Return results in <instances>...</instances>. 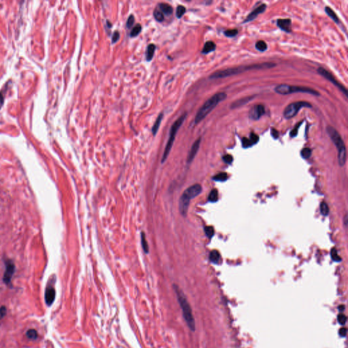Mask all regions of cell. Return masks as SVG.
<instances>
[{
	"instance_id": "obj_1",
	"label": "cell",
	"mask_w": 348,
	"mask_h": 348,
	"mask_svg": "<svg viewBox=\"0 0 348 348\" xmlns=\"http://www.w3.org/2000/svg\"><path fill=\"white\" fill-rule=\"evenodd\" d=\"M276 64L273 63H264L260 64H256L250 65V66H239L236 67H231L228 69L222 70V71H218L211 75L210 76L211 79H217L222 78L228 77L233 75L239 74L240 73L249 71L251 69H269L273 67H275Z\"/></svg>"
},
{
	"instance_id": "obj_2",
	"label": "cell",
	"mask_w": 348,
	"mask_h": 348,
	"mask_svg": "<svg viewBox=\"0 0 348 348\" xmlns=\"http://www.w3.org/2000/svg\"><path fill=\"white\" fill-rule=\"evenodd\" d=\"M174 288L175 292H176L177 301H178L180 305V307L182 309L184 320L186 321L190 329L192 331H194L195 330V322H194V319L193 315V312H192L191 305H190L189 303L187 301L183 292L179 288V287L176 285H174Z\"/></svg>"
},
{
	"instance_id": "obj_3",
	"label": "cell",
	"mask_w": 348,
	"mask_h": 348,
	"mask_svg": "<svg viewBox=\"0 0 348 348\" xmlns=\"http://www.w3.org/2000/svg\"><path fill=\"white\" fill-rule=\"evenodd\" d=\"M227 94L225 92H218L209 99L197 112L194 118V123L197 124L200 123L220 102L225 100L227 98Z\"/></svg>"
},
{
	"instance_id": "obj_4",
	"label": "cell",
	"mask_w": 348,
	"mask_h": 348,
	"mask_svg": "<svg viewBox=\"0 0 348 348\" xmlns=\"http://www.w3.org/2000/svg\"><path fill=\"white\" fill-rule=\"evenodd\" d=\"M327 131L328 135L338 150V160L341 167H343L346 161V149L341 137L337 131L331 126H328Z\"/></svg>"
},
{
	"instance_id": "obj_5",
	"label": "cell",
	"mask_w": 348,
	"mask_h": 348,
	"mask_svg": "<svg viewBox=\"0 0 348 348\" xmlns=\"http://www.w3.org/2000/svg\"><path fill=\"white\" fill-rule=\"evenodd\" d=\"M186 116H187L186 113L183 114L180 116V117L176 122H175L174 124H173L171 129H170L169 140H168V142L166 145V147H165L163 155L162 161H161L162 163H164L165 160H166V159H167L168 155H169L170 151H171L172 146H173V144H174V142L175 137H176V133L177 132V131H178V129H180V127L181 125H182V123H184V120L186 119Z\"/></svg>"
},
{
	"instance_id": "obj_6",
	"label": "cell",
	"mask_w": 348,
	"mask_h": 348,
	"mask_svg": "<svg viewBox=\"0 0 348 348\" xmlns=\"http://www.w3.org/2000/svg\"><path fill=\"white\" fill-rule=\"evenodd\" d=\"M275 91H276L277 93L280 95H288L294 93V92H305V93L311 94L313 95H320V93L318 91L312 89H309L307 88V87L302 86H290V85L285 84L278 85V86L276 87Z\"/></svg>"
},
{
	"instance_id": "obj_7",
	"label": "cell",
	"mask_w": 348,
	"mask_h": 348,
	"mask_svg": "<svg viewBox=\"0 0 348 348\" xmlns=\"http://www.w3.org/2000/svg\"><path fill=\"white\" fill-rule=\"evenodd\" d=\"M303 107H306V108H311V105L310 103H307L305 101H298L295 102V103H290V105L286 107L285 110L284 112V117L287 119H290L291 118H293L294 116H296V114L298 113V112L300 110V109Z\"/></svg>"
},
{
	"instance_id": "obj_8",
	"label": "cell",
	"mask_w": 348,
	"mask_h": 348,
	"mask_svg": "<svg viewBox=\"0 0 348 348\" xmlns=\"http://www.w3.org/2000/svg\"><path fill=\"white\" fill-rule=\"evenodd\" d=\"M318 72L320 74V75H322V76H324L325 78H327V80H329L330 82H332V83L335 85L336 86H337L338 88H339L341 91L344 93L345 95L347 96V89L345 88V87L343 86V85L341 84L340 83H339V82L337 81V80L335 79L334 76H332V74H330V73L328 72V71H327L325 69H324L322 67H319L318 69Z\"/></svg>"
},
{
	"instance_id": "obj_9",
	"label": "cell",
	"mask_w": 348,
	"mask_h": 348,
	"mask_svg": "<svg viewBox=\"0 0 348 348\" xmlns=\"http://www.w3.org/2000/svg\"><path fill=\"white\" fill-rule=\"evenodd\" d=\"M201 191L202 187L201 185L196 184L187 188L182 194L191 201L192 199H194V197L198 196L199 194L201 193Z\"/></svg>"
},
{
	"instance_id": "obj_10",
	"label": "cell",
	"mask_w": 348,
	"mask_h": 348,
	"mask_svg": "<svg viewBox=\"0 0 348 348\" xmlns=\"http://www.w3.org/2000/svg\"><path fill=\"white\" fill-rule=\"evenodd\" d=\"M14 271H15V266H14L13 262L12 261L7 262L6 271L4 272L3 277V280L5 284H8L10 282L12 277L13 276Z\"/></svg>"
},
{
	"instance_id": "obj_11",
	"label": "cell",
	"mask_w": 348,
	"mask_h": 348,
	"mask_svg": "<svg viewBox=\"0 0 348 348\" xmlns=\"http://www.w3.org/2000/svg\"><path fill=\"white\" fill-rule=\"evenodd\" d=\"M265 113V107L262 105H256L253 107L250 112V118L253 120H259Z\"/></svg>"
},
{
	"instance_id": "obj_12",
	"label": "cell",
	"mask_w": 348,
	"mask_h": 348,
	"mask_svg": "<svg viewBox=\"0 0 348 348\" xmlns=\"http://www.w3.org/2000/svg\"><path fill=\"white\" fill-rule=\"evenodd\" d=\"M201 140V137L197 139L193 143V145L192 146L191 150H190V152L188 153V158H187V163H191L194 159V157H195L196 154H197V152H198V150L199 149V146H200Z\"/></svg>"
},
{
	"instance_id": "obj_13",
	"label": "cell",
	"mask_w": 348,
	"mask_h": 348,
	"mask_svg": "<svg viewBox=\"0 0 348 348\" xmlns=\"http://www.w3.org/2000/svg\"><path fill=\"white\" fill-rule=\"evenodd\" d=\"M266 8H267L266 4L260 5V6H259L258 8L254 10H253L252 13L248 16L246 19H245V20L244 21V23H248V22H250L252 20H254V18H256L257 16L259 15V14L263 13V12L265 10V9H266Z\"/></svg>"
},
{
	"instance_id": "obj_14",
	"label": "cell",
	"mask_w": 348,
	"mask_h": 348,
	"mask_svg": "<svg viewBox=\"0 0 348 348\" xmlns=\"http://www.w3.org/2000/svg\"><path fill=\"white\" fill-rule=\"evenodd\" d=\"M55 298V290L52 287H48L45 292V301L48 306L53 303Z\"/></svg>"
},
{
	"instance_id": "obj_15",
	"label": "cell",
	"mask_w": 348,
	"mask_h": 348,
	"mask_svg": "<svg viewBox=\"0 0 348 348\" xmlns=\"http://www.w3.org/2000/svg\"><path fill=\"white\" fill-rule=\"evenodd\" d=\"M278 27L286 32L291 31V21L290 19H279L277 21Z\"/></svg>"
},
{
	"instance_id": "obj_16",
	"label": "cell",
	"mask_w": 348,
	"mask_h": 348,
	"mask_svg": "<svg viewBox=\"0 0 348 348\" xmlns=\"http://www.w3.org/2000/svg\"><path fill=\"white\" fill-rule=\"evenodd\" d=\"M216 48V46L215 44H214V42H211V41H209V42H207L205 44V45H204L203 50H202V53L205 55L208 54V53L215 50Z\"/></svg>"
},
{
	"instance_id": "obj_17",
	"label": "cell",
	"mask_w": 348,
	"mask_h": 348,
	"mask_svg": "<svg viewBox=\"0 0 348 348\" xmlns=\"http://www.w3.org/2000/svg\"><path fill=\"white\" fill-rule=\"evenodd\" d=\"M159 8L162 10V13H165L167 15H171L173 13V8L169 4L161 3L159 4Z\"/></svg>"
},
{
	"instance_id": "obj_18",
	"label": "cell",
	"mask_w": 348,
	"mask_h": 348,
	"mask_svg": "<svg viewBox=\"0 0 348 348\" xmlns=\"http://www.w3.org/2000/svg\"><path fill=\"white\" fill-rule=\"evenodd\" d=\"M155 48H156L155 45L153 44H151L148 45L147 50H146V55L148 61H151L153 57H154Z\"/></svg>"
},
{
	"instance_id": "obj_19",
	"label": "cell",
	"mask_w": 348,
	"mask_h": 348,
	"mask_svg": "<svg viewBox=\"0 0 348 348\" xmlns=\"http://www.w3.org/2000/svg\"><path fill=\"white\" fill-rule=\"evenodd\" d=\"M163 117V113H160L159 115V116H158V118H157V120H156L155 123L154 124V126H152V132L154 135L157 134V131H158V130H159V128L160 126V123H161Z\"/></svg>"
},
{
	"instance_id": "obj_20",
	"label": "cell",
	"mask_w": 348,
	"mask_h": 348,
	"mask_svg": "<svg viewBox=\"0 0 348 348\" xmlns=\"http://www.w3.org/2000/svg\"><path fill=\"white\" fill-rule=\"evenodd\" d=\"M210 259L213 263L217 264L220 260V254L217 250H213L210 254Z\"/></svg>"
},
{
	"instance_id": "obj_21",
	"label": "cell",
	"mask_w": 348,
	"mask_h": 348,
	"mask_svg": "<svg viewBox=\"0 0 348 348\" xmlns=\"http://www.w3.org/2000/svg\"><path fill=\"white\" fill-rule=\"evenodd\" d=\"M325 11H326V13H327L328 15L329 16L333 21L336 22V23H339V18H338V16H337V14H335V12L330 8V7H326Z\"/></svg>"
},
{
	"instance_id": "obj_22",
	"label": "cell",
	"mask_w": 348,
	"mask_h": 348,
	"mask_svg": "<svg viewBox=\"0 0 348 348\" xmlns=\"http://www.w3.org/2000/svg\"><path fill=\"white\" fill-rule=\"evenodd\" d=\"M228 179L227 173H220L213 177V180L216 182H225Z\"/></svg>"
},
{
	"instance_id": "obj_23",
	"label": "cell",
	"mask_w": 348,
	"mask_h": 348,
	"mask_svg": "<svg viewBox=\"0 0 348 348\" xmlns=\"http://www.w3.org/2000/svg\"><path fill=\"white\" fill-rule=\"evenodd\" d=\"M141 242H142V245L143 251L146 253V254H148V252H149V248H148V245L144 233H142V234H141Z\"/></svg>"
},
{
	"instance_id": "obj_24",
	"label": "cell",
	"mask_w": 348,
	"mask_h": 348,
	"mask_svg": "<svg viewBox=\"0 0 348 348\" xmlns=\"http://www.w3.org/2000/svg\"><path fill=\"white\" fill-rule=\"evenodd\" d=\"M208 199L210 202H216L218 200V193L216 189H213L209 194Z\"/></svg>"
},
{
	"instance_id": "obj_25",
	"label": "cell",
	"mask_w": 348,
	"mask_h": 348,
	"mask_svg": "<svg viewBox=\"0 0 348 348\" xmlns=\"http://www.w3.org/2000/svg\"><path fill=\"white\" fill-rule=\"evenodd\" d=\"M142 31V25L140 24H137L131 31V37H136Z\"/></svg>"
},
{
	"instance_id": "obj_26",
	"label": "cell",
	"mask_w": 348,
	"mask_h": 348,
	"mask_svg": "<svg viewBox=\"0 0 348 348\" xmlns=\"http://www.w3.org/2000/svg\"><path fill=\"white\" fill-rule=\"evenodd\" d=\"M320 211L324 216L328 215V213H329V208H328L327 203L322 202V203L320 204Z\"/></svg>"
},
{
	"instance_id": "obj_27",
	"label": "cell",
	"mask_w": 348,
	"mask_h": 348,
	"mask_svg": "<svg viewBox=\"0 0 348 348\" xmlns=\"http://www.w3.org/2000/svg\"><path fill=\"white\" fill-rule=\"evenodd\" d=\"M154 16L156 20L159 22H162L164 20V15L161 11L158 10H155L154 11Z\"/></svg>"
},
{
	"instance_id": "obj_28",
	"label": "cell",
	"mask_w": 348,
	"mask_h": 348,
	"mask_svg": "<svg viewBox=\"0 0 348 348\" xmlns=\"http://www.w3.org/2000/svg\"><path fill=\"white\" fill-rule=\"evenodd\" d=\"M26 335H27V337L29 338V339L34 340V339H37L38 332L35 330L30 329L29 330H27V333H26Z\"/></svg>"
},
{
	"instance_id": "obj_29",
	"label": "cell",
	"mask_w": 348,
	"mask_h": 348,
	"mask_svg": "<svg viewBox=\"0 0 348 348\" xmlns=\"http://www.w3.org/2000/svg\"><path fill=\"white\" fill-rule=\"evenodd\" d=\"M256 49L259 50V51L263 52V51H265L267 50V45L264 41H259V42L256 44Z\"/></svg>"
},
{
	"instance_id": "obj_30",
	"label": "cell",
	"mask_w": 348,
	"mask_h": 348,
	"mask_svg": "<svg viewBox=\"0 0 348 348\" xmlns=\"http://www.w3.org/2000/svg\"><path fill=\"white\" fill-rule=\"evenodd\" d=\"M301 154L303 159H309L311 155V150L309 148H305L301 150Z\"/></svg>"
},
{
	"instance_id": "obj_31",
	"label": "cell",
	"mask_w": 348,
	"mask_h": 348,
	"mask_svg": "<svg viewBox=\"0 0 348 348\" xmlns=\"http://www.w3.org/2000/svg\"><path fill=\"white\" fill-rule=\"evenodd\" d=\"M250 98H244V99H240V100H238L237 101H236V102H235V103H233L231 108H237V107L241 106L242 105H243V104H245V103H247L248 101H250Z\"/></svg>"
},
{
	"instance_id": "obj_32",
	"label": "cell",
	"mask_w": 348,
	"mask_h": 348,
	"mask_svg": "<svg viewBox=\"0 0 348 348\" xmlns=\"http://www.w3.org/2000/svg\"><path fill=\"white\" fill-rule=\"evenodd\" d=\"M331 258L335 262H341L342 260L341 258L339 256L337 250L335 248H332L331 250Z\"/></svg>"
},
{
	"instance_id": "obj_33",
	"label": "cell",
	"mask_w": 348,
	"mask_h": 348,
	"mask_svg": "<svg viewBox=\"0 0 348 348\" xmlns=\"http://www.w3.org/2000/svg\"><path fill=\"white\" fill-rule=\"evenodd\" d=\"M186 13V8L183 6H178L176 10V16L178 18H180Z\"/></svg>"
},
{
	"instance_id": "obj_34",
	"label": "cell",
	"mask_w": 348,
	"mask_h": 348,
	"mask_svg": "<svg viewBox=\"0 0 348 348\" xmlns=\"http://www.w3.org/2000/svg\"><path fill=\"white\" fill-rule=\"evenodd\" d=\"M204 230H205V233L207 237H208L209 238H211L213 237L214 235V229L212 227H210V226H209V227H205V228H204Z\"/></svg>"
},
{
	"instance_id": "obj_35",
	"label": "cell",
	"mask_w": 348,
	"mask_h": 348,
	"mask_svg": "<svg viewBox=\"0 0 348 348\" xmlns=\"http://www.w3.org/2000/svg\"><path fill=\"white\" fill-rule=\"evenodd\" d=\"M238 33V30L236 29H233V30H229L225 31V35L227 37H234Z\"/></svg>"
},
{
	"instance_id": "obj_36",
	"label": "cell",
	"mask_w": 348,
	"mask_h": 348,
	"mask_svg": "<svg viewBox=\"0 0 348 348\" xmlns=\"http://www.w3.org/2000/svg\"><path fill=\"white\" fill-rule=\"evenodd\" d=\"M134 23H135L134 16L131 15L129 17L127 21H126V27L129 28V29L133 27Z\"/></svg>"
},
{
	"instance_id": "obj_37",
	"label": "cell",
	"mask_w": 348,
	"mask_h": 348,
	"mask_svg": "<svg viewBox=\"0 0 348 348\" xmlns=\"http://www.w3.org/2000/svg\"><path fill=\"white\" fill-rule=\"evenodd\" d=\"M242 145L243 148H248L251 146L253 144L252 143L251 141L250 140V139H248L247 137H243L242 139Z\"/></svg>"
},
{
	"instance_id": "obj_38",
	"label": "cell",
	"mask_w": 348,
	"mask_h": 348,
	"mask_svg": "<svg viewBox=\"0 0 348 348\" xmlns=\"http://www.w3.org/2000/svg\"><path fill=\"white\" fill-rule=\"evenodd\" d=\"M302 123H303V121H301L300 123H298L297 125H296V126H295V127H294V128L291 131V132H290V136H291L292 137H296V135H297V133H298V128H299V126H301V124H302Z\"/></svg>"
},
{
	"instance_id": "obj_39",
	"label": "cell",
	"mask_w": 348,
	"mask_h": 348,
	"mask_svg": "<svg viewBox=\"0 0 348 348\" xmlns=\"http://www.w3.org/2000/svg\"><path fill=\"white\" fill-rule=\"evenodd\" d=\"M337 320L341 325H344L346 323L347 317L344 314H339L337 317Z\"/></svg>"
},
{
	"instance_id": "obj_40",
	"label": "cell",
	"mask_w": 348,
	"mask_h": 348,
	"mask_svg": "<svg viewBox=\"0 0 348 348\" xmlns=\"http://www.w3.org/2000/svg\"><path fill=\"white\" fill-rule=\"evenodd\" d=\"M250 140L251 141L252 144H255V143H256L258 142H259V137L256 134H255V133H252L251 134H250Z\"/></svg>"
},
{
	"instance_id": "obj_41",
	"label": "cell",
	"mask_w": 348,
	"mask_h": 348,
	"mask_svg": "<svg viewBox=\"0 0 348 348\" xmlns=\"http://www.w3.org/2000/svg\"><path fill=\"white\" fill-rule=\"evenodd\" d=\"M222 159L224 162H225L227 164H231L233 160V157L230 154H226L222 157Z\"/></svg>"
},
{
	"instance_id": "obj_42",
	"label": "cell",
	"mask_w": 348,
	"mask_h": 348,
	"mask_svg": "<svg viewBox=\"0 0 348 348\" xmlns=\"http://www.w3.org/2000/svg\"><path fill=\"white\" fill-rule=\"evenodd\" d=\"M119 38H120V33L118 31H115L112 35V42L113 44L118 42Z\"/></svg>"
},
{
	"instance_id": "obj_43",
	"label": "cell",
	"mask_w": 348,
	"mask_h": 348,
	"mask_svg": "<svg viewBox=\"0 0 348 348\" xmlns=\"http://www.w3.org/2000/svg\"><path fill=\"white\" fill-rule=\"evenodd\" d=\"M6 314V307L2 306L0 307V320L3 318Z\"/></svg>"
},
{
	"instance_id": "obj_44",
	"label": "cell",
	"mask_w": 348,
	"mask_h": 348,
	"mask_svg": "<svg viewBox=\"0 0 348 348\" xmlns=\"http://www.w3.org/2000/svg\"><path fill=\"white\" fill-rule=\"evenodd\" d=\"M271 135L274 139H277L279 137V132L273 128L271 129Z\"/></svg>"
},
{
	"instance_id": "obj_45",
	"label": "cell",
	"mask_w": 348,
	"mask_h": 348,
	"mask_svg": "<svg viewBox=\"0 0 348 348\" xmlns=\"http://www.w3.org/2000/svg\"><path fill=\"white\" fill-rule=\"evenodd\" d=\"M339 335L341 337H344L346 336L347 335V328H341L339 330Z\"/></svg>"
},
{
	"instance_id": "obj_46",
	"label": "cell",
	"mask_w": 348,
	"mask_h": 348,
	"mask_svg": "<svg viewBox=\"0 0 348 348\" xmlns=\"http://www.w3.org/2000/svg\"><path fill=\"white\" fill-rule=\"evenodd\" d=\"M4 102V95H3V94H2V92H0V109L1 108L2 106H3Z\"/></svg>"
},
{
	"instance_id": "obj_47",
	"label": "cell",
	"mask_w": 348,
	"mask_h": 348,
	"mask_svg": "<svg viewBox=\"0 0 348 348\" xmlns=\"http://www.w3.org/2000/svg\"><path fill=\"white\" fill-rule=\"evenodd\" d=\"M344 309H345V306H344V305H340V306L339 307V311H344Z\"/></svg>"
}]
</instances>
